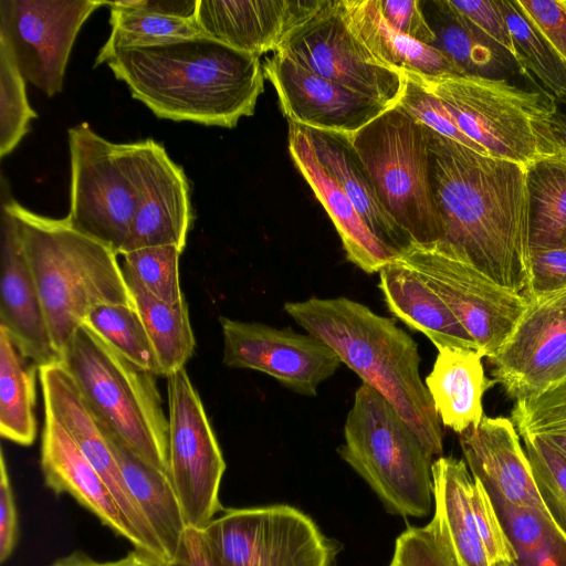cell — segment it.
<instances>
[{
    "instance_id": "obj_1",
    "label": "cell",
    "mask_w": 566,
    "mask_h": 566,
    "mask_svg": "<svg viewBox=\"0 0 566 566\" xmlns=\"http://www.w3.org/2000/svg\"><path fill=\"white\" fill-rule=\"evenodd\" d=\"M431 185L447 251L524 293L530 233L525 167L431 132Z\"/></svg>"
},
{
    "instance_id": "obj_2",
    "label": "cell",
    "mask_w": 566,
    "mask_h": 566,
    "mask_svg": "<svg viewBox=\"0 0 566 566\" xmlns=\"http://www.w3.org/2000/svg\"><path fill=\"white\" fill-rule=\"evenodd\" d=\"M104 63L133 98L176 122L235 127L253 115L264 91L259 56L207 35L118 49Z\"/></svg>"
},
{
    "instance_id": "obj_3",
    "label": "cell",
    "mask_w": 566,
    "mask_h": 566,
    "mask_svg": "<svg viewBox=\"0 0 566 566\" xmlns=\"http://www.w3.org/2000/svg\"><path fill=\"white\" fill-rule=\"evenodd\" d=\"M284 310L381 394L432 457H441V421L421 380L418 345L408 333L394 319L344 296L286 302Z\"/></svg>"
},
{
    "instance_id": "obj_4",
    "label": "cell",
    "mask_w": 566,
    "mask_h": 566,
    "mask_svg": "<svg viewBox=\"0 0 566 566\" xmlns=\"http://www.w3.org/2000/svg\"><path fill=\"white\" fill-rule=\"evenodd\" d=\"M1 195L18 219L49 334L60 357L93 308L135 305L112 248L74 229L65 218L52 219L24 208L12 198L3 176Z\"/></svg>"
},
{
    "instance_id": "obj_5",
    "label": "cell",
    "mask_w": 566,
    "mask_h": 566,
    "mask_svg": "<svg viewBox=\"0 0 566 566\" xmlns=\"http://www.w3.org/2000/svg\"><path fill=\"white\" fill-rule=\"evenodd\" d=\"M60 361L99 427L168 474V417L156 376L130 363L85 324L66 344Z\"/></svg>"
},
{
    "instance_id": "obj_6",
    "label": "cell",
    "mask_w": 566,
    "mask_h": 566,
    "mask_svg": "<svg viewBox=\"0 0 566 566\" xmlns=\"http://www.w3.org/2000/svg\"><path fill=\"white\" fill-rule=\"evenodd\" d=\"M344 438L340 458L389 512L403 517L429 515L433 457L395 407L367 384L355 392Z\"/></svg>"
},
{
    "instance_id": "obj_7",
    "label": "cell",
    "mask_w": 566,
    "mask_h": 566,
    "mask_svg": "<svg viewBox=\"0 0 566 566\" xmlns=\"http://www.w3.org/2000/svg\"><path fill=\"white\" fill-rule=\"evenodd\" d=\"M348 140L382 205L412 242L440 241L443 230L431 185V132L392 106Z\"/></svg>"
},
{
    "instance_id": "obj_8",
    "label": "cell",
    "mask_w": 566,
    "mask_h": 566,
    "mask_svg": "<svg viewBox=\"0 0 566 566\" xmlns=\"http://www.w3.org/2000/svg\"><path fill=\"white\" fill-rule=\"evenodd\" d=\"M69 149L65 220L119 255L143 196L147 139L115 144L82 123L69 129Z\"/></svg>"
},
{
    "instance_id": "obj_9",
    "label": "cell",
    "mask_w": 566,
    "mask_h": 566,
    "mask_svg": "<svg viewBox=\"0 0 566 566\" xmlns=\"http://www.w3.org/2000/svg\"><path fill=\"white\" fill-rule=\"evenodd\" d=\"M416 74L448 108L462 133L488 156L524 167L545 157L535 122L557 107L546 92L522 90L491 76Z\"/></svg>"
},
{
    "instance_id": "obj_10",
    "label": "cell",
    "mask_w": 566,
    "mask_h": 566,
    "mask_svg": "<svg viewBox=\"0 0 566 566\" xmlns=\"http://www.w3.org/2000/svg\"><path fill=\"white\" fill-rule=\"evenodd\" d=\"M222 566H335L338 545L290 505L223 509L205 528Z\"/></svg>"
},
{
    "instance_id": "obj_11",
    "label": "cell",
    "mask_w": 566,
    "mask_h": 566,
    "mask_svg": "<svg viewBox=\"0 0 566 566\" xmlns=\"http://www.w3.org/2000/svg\"><path fill=\"white\" fill-rule=\"evenodd\" d=\"M399 256L444 302L483 357L490 360L502 350L527 308L522 293L497 284L438 241L411 243Z\"/></svg>"
},
{
    "instance_id": "obj_12",
    "label": "cell",
    "mask_w": 566,
    "mask_h": 566,
    "mask_svg": "<svg viewBox=\"0 0 566 566\" xmlns=\"http://www.w3.org/2000/svg\"><path fill=\"white\" fill-rule=\"evenodd\" d=\"M168 474L188 526L205 530L223 507L226 462L186 368L167 377Z\"/></svg>"
},
{
    "instance_id": "obj_13",
    "label": "cell",
    "mask_w": 566,
    "mask_h": 566,
    "mask_svg": "<svg viewBox=\"0 0 566 566\" xmlns=\"http://www.w3.org/2000/svg\"><path fill=\"white\" fill-rule=\"evenodd\" d=\"M276 52L387 107L396 106L399 101L402 73L378 61L353 34L343 18L339 0H324Z\"/></svg>"
},
{
    "instance_id": "obj_14",
    "label": "cell",
    "mask_w": 566,
    "mask_h": 566,
    "mask_svg": "<svg viewBox=\"0 0 566 566\" xmlns=\"http://www.w3.org/2000/svg\"><path fill=\"white\" fill-rule=\"evenodd\" d=\"M103 4L97 0H0V40L24 80L53 96L63 88L82 25Z\"/></svg>"
},
{
    "instance_id": "obj_15",
    "label": "cell",
    "mask_w": 566,
    "mask_h": 566,
    "mask_svg": "<svg viewBox=\"0 0 566 566\" xmlns=\"http://www.w3.org/2000/svg\"><path fill=\"white\" fill-rule=\"evenodd\" d=\"M220 324L226 366L262 371L301 395L315 396L342 363L334 349L308 333L224 316Z\"/></svg>"
},
{
    "instance_id": "obj_16",
    "label": "cell",
    "mask_w": 566,
    "mask_h": 566,
    "mask_svg": "<svg viewBox=\"0 0 566 566\" xmlns=\"http://www.w3.org/2000/svg\"><path fill=\"white\" fill-rule=\"evenodd\" d=\"M492 376L516 399L566 376V287L528 300L518 325L492 359Z\"/></svg>"
},
{
    "instance_id": "obj_17",
    "label": "cell",
    "mask_w": 566,
    "mask_h": 566,
    "mask_svg": "<svg viewBox=\"0 0 566 566\" xmlns=\"http://www.w3.org/2000/svg\"><path fill=\"white\" fill-rule=\"evenodd\" d=\"M44 415L52 417L71 437L99 474L125 517L147 543L153 557L167 564L169 557L130 494L117 461L98 422L75 381L61 361L38 370Z\"/></svg>"
},
{
    "instance_id": "obj_18",
    "label": "cell",
    "mask_w": 566,
    "mask_h": 566,
    "mask_svg": "<svg viewBox=\"0 0 566 566\" xmlns=\"http://www.w3.org/2000/svg\"><path fill=\"white\" fill-rule=\"evenodd\" d=\"M262 65L289 123L349 138L389 108L311 72L282 53H272Z\"/></svg>"
},
{
    "instance_id": "obj_19",
    "label": "cell",
    "mask_w": 566,
    "mask_h": 566,
    "mask_svg": "<svg viewBox=\"0 0 566 566\" xmlns=\"http://www.w3.org/2000/svg\"><path fill=\"white\" fill-rule=\"evenodd\" d=\"M0 325L24 357L39 367L61 357L53 347L40 295L28 263L19 222L1 195Z\"/></svg>"
},
{
    "instance_id": "obj_20",
    "label": "cell",
    "mask_w": 566,
    "mask_h": 566,
    "mask_svg": "<svg viewBox=\"0 0 566 566\" xmlns=\"http://www.w3.org/2000/svg\"><path fill=\"white\" fill-rule=\"evenodd\" d=\"M324 0H198L195 19L203 33L237 51L276 52L287 35Z\"/></svg>"
},
{
    "instance_id": "obj_21",
    "label": "cell",
    "mask_w": 566,
    "mask_h": 566,
    "mask_svg": "<svg viewBox=\"0 0 566 566\" xmlns=\"http://www.w3.org/2000/svg\"><path fill=\"white\" fill-rule=\"evenodd\" d=\"M192 221L190 187L182 168L161 144L148 138L143 196L119 255L159 245L184 251Z\"/></svg>"
},
{
    "instance_id": "obj_22",
    "label": "cell",
    "mask_w": 566,
    "mask_h": 566,
    "mask_svg": "<svg viewBox=\"0 0 566 566\" xmlns=\"http://www.w3.org/2000/svg\"><path fill=\"white\" fill-rule=\"evenodd\" d=\"M40 464L48 488L56 494H70L135 549L154 558L147 543L125 517L99 474L66 431L46 415Z\"/></svg>"
},
{
    "instance_id": "obj_23",
    "label": "cell",
    "mask_w": 566,
    "mask_h": 566,
    "mask_svg": "<svg viewBox=\"0 0 566 566\" xmlns=\"http://www.w3.org/2000/svg\"><path fill=\"white\" fill-rule=\"evenodd\" d=\"M520 434L511 419L484 416L459 434L471 475L488 492L521 506L547 511L537 492Z\"/></svg>"
},
{
    "instance_id": "obj_24",
    "label": "cell",
    "mask_w": 566,
    "mask_h": 566,
    "mask_svg": "<svg viewBox=\"0 0 566 566\" xmlns=\"http://www.w3.org/2000/svg\"><path fill=\"white\" fill-rule=\"evenodd\" d=\"M291 158L335 226L348 261L368 274L398 256L368 229L352 201L319 161L307 130L289 123Z\"/></svg>"
},
{
    "instance_id": "obj_25",
    "label": "cell",
    "mask_w": 566,
    "mask_h": 566,
    "mask_svg": "<svg viewBox=\"0 0 566 566\" xmlns=\"http://www.w3.org/2000/svg\"><path fill=\"white\" fill-rule=\"evenodd\" d=\"M379 289L389 312L437 349L478 350L444 302L399 254L379 271Z\"/></svg>"
},
{
    "instance_id": "obj_26",
    "label": "cell",
    "mask_w": 566,
    "mask_h": 566,
    "mask_svg": "<svg viewBox=\"0 0 566 566\" xmlns=\"http://www.w3.org/2000/svg\"><path fill=\"white\" fill-rule=\"evenodd\" d=\"M472 481L463 460L442 455L434 460L433 517L426 526L440 541L455 566H492L470 504Z\"/></svg>"
},
{
    "instance_id": "obj_27",
    "label": "cell",
    "mask_w": 566,
    "mask_h": 566,
    "mask_svg": "<svg viewBox=\"0 0 566 566\" xmlns=\"http://www.w3.org/2000/svg\"><path fill=\"white\" fill-rule=\"evenodd\" d=\"M339 6L353 34L388 67L424 76L465 74L439 48L413 40L389 24L380 11L378 0H339Z\"/></svg>"
},
{
    "instance_id": "obj_28",
    "label": "cell",
    "mask_w": 566,
    "mask_h": 566,
    "mask_svg": "<svg viewBox=\"0 0 566 566\" xmlns=\"http://www.w3.org/2000/svg\"><path fill=\"white\" fill-rule=\"evenodd\" d=\"M305 129L319 161L345 191L373 234L397 254L413 243L382 205L369 174L348 138Z\"/></svg>"
},
{
    "instance_id": "obj_29",
    "label": "cell",
    "mask_w": 566,
    "mask_h": 566,
    "mask_svg": "<svg viewBox=\"0 0 566 566\" xmlns=\"http://www.w3.org/2000/svg\"><path fill=\"white\" fill-rule=\"evenodd\" d=\"M478 350L438 349L424 385L444 427L458 434L483 419V396L495 381L484 374Z\"/></svg>"
},
{
    "instance_id": "obj_30",
    "label": "cell",
    "mask_w": 566,
    "mask_h": 566,
    "mask_svg": "<svg viewBox=\"0 0 566 566\" xmlns=\"http://www.w3.org/2000/svg\"><path fill=\"white\" fill-rule=\"evenodd\" d=\"M102 431L130 494L170 560L188 525L169 475L142 460L111 433Z\"/></svg>"
},
{
    "instance_id": "obj_31",
    "label": "cell",
    "mask_w": 566,
    "mask_h": 566,
    "mask_svg": "<svg viewBox=\"0 0 566 566\" xmlns=\"http://www.w3.org/2000/svg\"><path fill=\"white\" fill-rule=\"evenodd\" d=\"M0 325V434L21 446L36 438V371Z\"/></svg>"
},
{
    "instance_id": "obj_32",
    "label": "cell",
    "mask_w": 566,
    "mask_h": 566,
    "mask_svg": "<svg viewBox=\"0 0 566 566\" xmlns=\"http://www.w3.org/2000/svg\"><path fill=\"white\" fill-rule=\"evenodd\" d=\"M122 266L135 307L153 343L164 377L167 378L185 368L195 352L196 340L187 301L184 298L176 304L160 301L144 287L129 269Z\"/></svg>"
},
{
    "instance_id": "obj_33",
    "label": "cell",
    "mask_w": 566,
    "mask_h": 566,
    "mask_svg": "<svg viewBox=\"0 0 566 566\" xmlns=\"http://www.w3.org/2000/svg\"><path fill=\"white\" fill-rule=\"evenodd\" d=\"M525 170L530 251L566 247V163L543 157Z\"/></svg>"
},
{
    "instance_id": "obj_34",
    "label": "cell",
    "mask_w": 566,
    "mask_h": 566,
    "mask_svg": "<svg viewBox=\"0 0 566 566\" xmlns=\"http://www.w3.org/2000/svg\"><path fill=\"white\" fill-rule=\"evenodd\" d=\"M109 7L111 33L101 48L94 66L101 65L115 50L156 45L206 35L196 19L151 12L135 6L134 0L105 1Z\"/></svg>"
},
{
    "instance_id": "obj_35",
    "label": "cell",
    "mask_w": 566,
    "mask_h": 566,
    "mask_svg": "<svg viewBox=\"0 0 566 566\" xmlns=\"http://www.w3.org/2000/svg\"><path fill=\"white\" fill-rule=\"evenodd\" d=\"M522 71L532 72L546 94L566 103V63L518 0H500Z\"/></svg>"
},
{
    "instance_id": "obj_36",
    "label": "cell",
    "mask_w": 566,
    "mask_h": 566,
    "mask_svg": "<svg viewBox=\"0 0 566 566\" xmlns=\"http://www.w3.org/2000/svg\"><path fill=\"white\" fill-rule=\"evenodd\" d=\"M83 324L140 369L164 377L153 343L135 305L112 304L93 308Z\"/></svg>"
},
{
    "instance_id": "obj_37",
    "label": "cell",
    "mask_w": 566,
    "mask_h": 566,
    "mask_svg": "<svg viewBox=\"0 0 566 566\" xmlns=\"http://www.w3.org/2000/svg\"><path fill=\"white\" fill-rule=\"evenodd\" d=\"M511 420L521 438H537L566 459V376L516 399Z\"/></svg>"
},
{
    "instance_id": "obj_38",
    "label": "cell",
    "mask_w": 566,
    "mask_h": 566,
    "mask_svg": "<svg viewBox=\"0 0 566 566\" xmlns=\"http://www.w3.org/2000/svg\"><path fill=\"white\" fill-rule=\"evenodd\" d=\"M25 80L12 53L0 40V156L9 155L30 129L31 119L38 115L31 108L25 91Z\"/></svg>"
},
{
    "instance_id": "obj_39",
    "label": "cell",
    "mask_w": 566,
    "mask_h": 566,
    "mask_svg": "<svg viewBox=\"0 0 566 566\" xmlns=\"http://www.w3.org/2000/svg\"><path fill=\"white\" fill-rule=\"evenodd\" d=\"M176 245L137 249L123 254V265L129 269L154 296L169 304L185 298L179 281V256Z\"/></svg>"
},
{
    "instance_id": "obj_40",
    "label": "cell",
    "mask_w": 566,
    "mask_h": 566,
    "mask_svg": "<svg viewBox=\"0 0 566 566\" xmlns=\"http://www.w3.org/2000/svg\"><path fill=\"white\" fill-rule=\"evenodd\" d=\"M541 500L566 534V459L537 438H522Z\"/></svg>"
},
{
    "instance_id": "obj_41",
    "label": "cell",
    "mask_w": 566,
    "mask_h": 566,
    "mask_svg": "<svg viewBox=\"0 0 566 566\" xmlns=\"http://www.w3.org/2000/svg\"><path fill=\"white\" fill-rule=\"evenodd\" d=\"M401 73L403 86L396 106L430 132L486 155L480 146L462 133L448 108L428 90L415 72L403 71Z\"/></svg>"
},
{
    "instance_id": "obj_42",
    "label": "cell",
    "mask_w": 566,
    "mask_h": 566,
    "mask_svg": "<svg viewBox=\"0 0 566 566\" xmlns=\"http://www.w3.org/2000/svg\"><path fill=\"white\" fill-rule=\"evenodd\" d=\"M432 3L442 20L440 31L436 32L441 36L442 46L439 49L451 56L465 74L482 75L481 70L494 64L491 49L482 43L486 38L454 12L447 0Z\"/></svg>"
},
{
    "instance_id": "obj_43",
    "label": "cell",
    "mask_w": 566,
    "mask_h": 566,
    "mask_svg": "<svg viewBox=\"0 0 566 566\" xmlns=\"http://www.w3.org/2000/svg\"><path fill=\"white\" fill-rule=\"evenodd\" d=\"M473 478V476H472ZM470 504L475 526L492 566L513 562V552L496 516L491 499L482 483L473 478Z\"/></svg>"
},
{
    "instance_id": "obj_44",
    "label": "cell",
    "mask_w": 566,
    "mask_h": 566,
    "mask_svg": "<svg viewBox=\"0 0 566 566\" xmlns=\"http://www.w3.org/2000/svg\"><path fill=\"white\" fill-rule=\"evenodd\" d=\"M389 566H455V564L427 526H411L397 537Z\"/></svg>"
},
{
    "instance_id": "obj_45",
    "label": "cell",
    "mask_w": 566,
    "mask_h": 566,
    "mask_svg": "<svg viewBox=\"0 0 566 566\" xmlns=\"http://www.w3.org/2000/svg\"><path fill=\"white\" fill-rule=\"evenodd\" d=\"M447 2L472 28L513 56L514 45L500 0H447Z\"/></svg>"
},
{
    "instance_id": "obj_46",
    "label": "cell",
    "mask_w": 566,
    "mask_h": 566,
    "mask_svg": "<svg viewBox=\"0 0 566 566\" xmlns=\"http://www.w3.org/2000/svg\"><path fill=\"white\" fill-rule=\"evenodd\" d=\"M566 287V247L530 251L528 284L523 295L534 298Z\"/></svg>"
},
{
    "instance_id": "obj_47",
    "label": "cell",
    "mask_w": 566,
    "mask_h": 566,
    "mask_svg": "<svg viewBox=\"0 0 566 566\" xmlns=\"http://www.w3.org/2000/svg\"><path fill=\"white\" fill-rule=\"evenodd\" d=\"M384 18L405 35L434 45L437 35L418 0H378Z\"/></svg>"
},
{
    "instance_id": "obj_48",
    "label": "cell",
    "mask_w": 566,
    "mask_h": 566,
    "mask_svg": "<svg viewBox=\"0 0 566 566\" xmlns=\"http://www.w3.org/2000/svg\"><path fill=\"white\" fill-rule=\"evenodd\" d=\"M515 566H566V534L551 517L541 536L514 552Z\"/></svg>"
},
{
    "instance_id": "obj_49",
    "label": "cell",
    "mask_w": 566,
    "mask_h": 566,
    "mask_svg": "<svg viewBox=\"0 0 566 566\" xmlns=\"http://www.w3.org/2000/svg\"><path fill=\"white\" fill-rule=\"evenodd\" d=\"M566 63V6L563 0H518Z\"/></svg>"
},
{
    "instance_id": "obj_50",
    "label": "cell",
    "mask_w": 566,
    "mask_h": 566,
    "mask_svg": "<svg viewBox=\"0 0 566 566\" xmlns=\"http://www.w3.org/2000/svg\"><path fill=\"white\" fill-rule=\"evenodd\" d=\"M18 513L4 454L0 458V562L4 563L15 548Z\"/></svg>"
},
{
    "instance_id": "obj_51",
    "label": "cell",
    "mask_w": 566,
    "mask_h": 566,
    "mask_svg": "<svg viewBox=\"0 0 566 566\" xmlns=\"http://www.w3.org/2000/svg\"><path fill=\"white\" fill-rule=\"evenodd\" d=\"M164 566H222L205 530L187 526L174 557Z\"/></svg>"
},
{
    "instance_id": "obj_52",
    "label": "cell",
    "mask_w": 566,
    "mask_h": 566,
    "mask_svg": "<svg viewBox=\"0 0 566 566\" xmlns=\"http://www.w3.org/2000/svg\"><path fill=\"white\" fill-rule=\"evenodd\" d=\"M535 130L545 157L566 163V112L556 107L548 116L535 122Z\"/></svg>"
},
{
    "instance_id": "obj_53",
    "label": "cell",
    "mask_w": 566,
    "mask_h": 566,
    "mask_svg": "<svg viewBox=\"0 0 566 566\" xmlns=\"http://www.w3.org/2000/svg\"><path fill=\"white\" fill-rule=\"evenodd\" d=\"M134 3L159 14L193 19L198 0H134Z\"/></svg>"
},
{
    "instance_id": "obj_54",
    "label": "cell",
    "mask_w": 566,
    "mask_h": 566,
    "mask_svg": "<svg viewBox=\"0 0 566 566\" xmlns=\"http://www.w3.org/2000/svg\"><path fill=\"white\" fill-rule=\"evenodd\" d=\"M107 566H164L147 554L134 549L125 557L106 563Z\"/></svg>"
},
{
    "instance_id": "obj_55",
    "label": "cell",
    "mask_w": 566,
    "mask_h": 566,
    "mask_svg": "<svg viewBox=\"0 0 566 566\" xmlns=\"http://www.w3.org/2000/svg\"><path fill=\"white\" fill-rule=\"evenodd\" d=\"M51 566H107L106 563H99L87 555L75 552L63 558L57 559Z\"/></svg>"
},
{
    "instance_id": "obj_56",
    "label": "cell",
    "mask_w": 566,
    "mask_h": 566,
    "mask_svg": "<svg viewBox=\"0 0 566 566\" xmlns=\"http://www.w3.org/2000/svg\"><path fill=\"white\" fill-rule=\"evenodd\" d=\"M495 566H515L512 562H504V563H500Z\"/></svg>"
},
{
    "instance_id": "obj_57",
    "label": "cell",
    "mask_w": 566,
    "mask_h": 566,
    "mask_svg": "<svg viewBox=\"0 0 566 566\" xmlns=\"http://www.w3.org/2000/svg\"><path fill=\"white\" fill-rule=\"evenodd\" d=\"M563 1H564L565 6H566V0H563Z\"/></svg>"
}]
</instances>
